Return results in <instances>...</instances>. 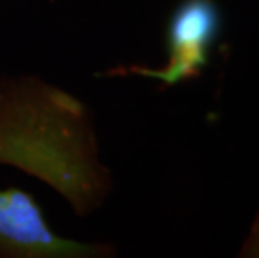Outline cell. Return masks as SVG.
<instances>
[{"label":"cell","mask_w":259,"mask_h":258,"mask_svg":"<svg viewBox=\"0 0 259 258\" xmlns=\"http://www.w3.org/2000/svg\"><path fill=\"white\" fill-rule=\"evenodd\" d=\"M114 248L82 243L54 233L34 196L19 188L0 190V256L4 258H97Z\"/></svg>","instance_id":"obj_2"},{"label":"cell","mask_w":259,"mask_h":258,"mask_svg":"<svg viewBox=\"0 0 259 258\" xmlns=\"http://www.w3.org/2000/svg\"><path fill=\"white\" fill-rule=\"evenodd\" d=\"M219 27V10L212 0H184L169 22L166 65L161 69L131 67L129 72L151 76L167 86L197 78L207 64Z\"/></svg>","instance_id":"obj_3"},{"label":"cell","mask_w":259,"mask_h":258,"mask_svg":"<svg viewBox=\"0 0 259 258\" xmlns=\"http://www.w3.org/2000/svg\"><path fill=\"white\" fill-rule=\"evenodd\" d=\"M0 163L44 179L85 215L111 190L87 109L42 81H0Z\"/></svg>","instance_id":"obj_1"},{"label":"cell","mask_w":259,"mask_h":258,"mask_svg":"<svg viewBox=\"0 0 259 258\" xmlns=\"http://www.w3.org/2000/svg\"><path fill=\"white\" fill-rule=\"evenodd\" d=\"M242 256H257L259 258V215L254 219V225H252V230L247 237L244 246H242L241 251Z\"/></svg>","instance_id":"obj_4"}]
</instances>
